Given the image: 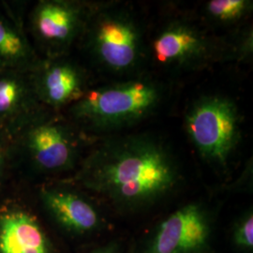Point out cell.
<instances>
[{"instance_id": "cell-1", "label": "cell", "mask_w": 253, "mask_h": 253, "mask_svg": "<svg viewBox=\"0 0 253 253\" xmlns=\"http://www.w3.org/2000/svg\"><path fill=\"white\" fill-rule=\"evenodd\" d=\"M180 168L171 150L152 136L109 139L85 159L76 180L122 213L152 208L180 184Z\"/></svg>"}, {"instance_id": "cell-2", "label": "cell", "mask_w": 253, "mask_h": 253, "mask_svg": "<svg viewBox=\"0 0 253 253\" xmlns=\"http://www.w3.org/2000/svg\"><path fill=\"white\" fill-rule=\"evenodd\" d=\"M162 87L148 79H134L87 90L71 106V116L96 132L131 126L150 116L163 99Z\"/></svg>"}, {"instance_id": "cell-3", "label": "cell", "mask_w": 253, "mask_h": 253, "mask_svg": "<svg viewBox=\"0 0 253 253\" xmlns=\"http://www.w3.org/2000/svg\"><path fill=\"white\" fill-rule=\"evenodd\" d=\"M235 102L220 95L203 96L185 118L190 142L207 163L225 168L241 139V118Z\"/></svg>"}, {"instance_id": "cell-4", "label": "cell", "mask_w": 253, "mask_h": 253, "mask_svg": "<svg viewBox=\"0 0 253 253\" xmlns=\"http://www.w3.org/2000/svg\"><path fill=\"white\" fill-rule=\"evenodd\" d=\"M84 31L87 33V46L92 56L110 72L127 73L141 61L142 32L128 12L97 9Z\"/></svg>"}, {"instance_id": "cell-5", "label": "cell", "mask_w": 253, "mask_h": 253, "mask_svg": "<svg viewBox=\"0 0 253 253\" xmlns=\"http://www.w3.org/2000/svg\"><path fill=\"white\" fill-rule=\"evenodd\" d=\"M215 218L202 203H189L161 220L139 253H216Z\"/></svg>"}, {"instance_id": "cell-6", "label": "cell", "mask_w": 253, "mask_h": 253, "mask_svg": "<svg viewBox=\"0 0 253 253\" xmlns=\"http://www.w3.org/2000/svg\"><path fill=\"white\" fill-rule=\"evenodd\" d=\"M95 10L72 1H41L31 15L33 35L49 54H61L84 32Z\"/></svg>"}, {"instance_id": "cell-7", "label": "cell", "mask_w": 253, "mask_h": 253, "mask_svg": "<svg viewBox=\"0 0 253 253\" xmlns=\"http://www.w3.org/2000/svg\"><path fill=\"white\" fill-rule=\"evenodd\" d=\"M24 144L33 163L45 172L72 168L78 155V140L62 121L37 114L25 123Z\"/></svg>"}, {"instance_id": "cell-8", "label": "cell", "mask_w": 253, "mask_h": 253, "mask_svg": "<svg viewBox=\"0 0 253 253\" xmlns=\"http://www.w3.org/2000/svg\"><path fill=\"white\" fill-rule=\"evenodd\" d=\"M215 42L196 27L172 23L154 39L152 54L158 63L169 67H197L216 55Z\"/></svg>"}, {"instance_id": "cell-9", "label": "cell", "mask_w": 253, "mask_h": 253, "mask_svg": "<svg viewBox=\"0 0 253 253\" xmlns=\"http://www.w3.org/2000/svg\"><path fill=\"white\" fill-rule=\"evenodd\" d=\"M30 80L38 101L52 108L72 106L87 91L81 69L66 60L52 59L35 65Z\"/></svg>"}, {"instance_id": "cell-10", "label": "cell", "mask_w": 253, "mask_h": 253, "mask_svg": "<svg viewBox=\"0 0 253 253\" xmlns=\"http://www.w3.org/2000/svg\"><path fill=\"white\" fill-rule=\"evenodd\" d=\"M41 198L54 220L71 233L92 234L103 225L97 208L78 193L57 188H44L41 192Z\"/></svg>"}, {"instance_id": "cell-11", "label": "cell", "mask_w": 253, "mask_h": 253, "mask_svg": "<svg viewBox=\"0 0 253 253\" xmlns=\"http://www.w3.org/2000/svg\"><path fill=\"white\" fill-rule=\"evenodd\" d=\"M0 253H51V246L34 217L9 209L0 214Z\"/></svg>"}, {"instance_id": "cell-12", "label": "cell", "mask_w": 253, "mask_h": 253, "mask_svg": "<svg viewBox=\"0 0 253 253\" xmlns=\"http://www.w3.org/2000/svg\"><path fill=\"white\" fill-rule=\"evenodd\" d=\"M24 71L0 72V126L27 122L36 116L37 100Z\"/></svg>"}, {"instance_id": "cell-13", "label": "cell", "mask_w": 253, "mask_h": 253, "mask_svg": "<svg viewBox=\"0 0 253 253\" xmlns=\"http://www.w3.org/2000/svg\"><path fill=\"white\" fill-rule=\"evenodd\" d=\"M35 55L23 32L0 15V72L27 71L35 67Z\"/></svg>"}, {"instance_id": "cell-14", "label": "cell", "mask_w": 253, "mask_h": 253, "mask_svg": "<svg viewBox=\"0 0 253 253\" xmlns=\"http://www.w3.org/2000/svg\"><path fill=\"white\" fill-rule=\"evenodd\" d=\"M253 2L247 0H211L207 5V14L214 21L231 24L243 18Z\"/></svg>"}, {"instance_id": "cell-15", "label": "cell", "mask_w": 253, "mask_h": 253, "mask_svg": "<svg viewBox=\"0 0 253 253\" xmlns=\"http://www.w3.org/2000/svg\"><path fill=\"white\" fill-rule=\"evenodd\" d=\"M232 242L235 249L245 253L253 252V213L249 209L235 221L232 230Z\"/></svg>"}, {"instance_id": "cell-16", "label": "cell", "mask_w": 253, "mask_h": 253, "mask_svg": "<svg viewBox=\"0 0 253 253\" xmlns=\"http://www.w3.org/2000/svg\"><path fill=\"white\" fill-rule=\"evenodd\" d=\"M89 253H124L122 250V246L118 241H111L101 247L97 248Z\"/></svg>"}, {"instance_id": "cell-17", "label": "cell", "mask_w": 253, "mask_h": 253, "mask_svg": "<svg viewBox=\"0 0 253 253\" xmlns=\"http://www.w3.org/2000/svg\"><path fill=\"white\" fill-rule=\"evenodd\" d=\"M5 149H6V144H5V140L4 137L1 133L0 130V175H1V171H2V166L4 163V157H5Z\"/></svg>"}]
</instances>
